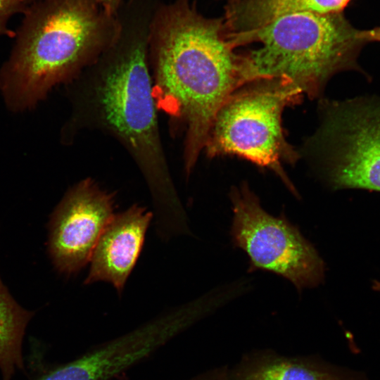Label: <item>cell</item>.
<instances>
[{"mask_svg": "<svg viewBox=\"0 0 380 380\" xmlns=\"http://www.w3.org/2000/svg\"><path fill=\"white\" fill-rule=\"evenodd\" d=\"M148 56L158 109L184 132L189 175L204 150L217 111L251 80L247 63L227 39L222 18L203 15L191 0H174L153 11Z\"/></svg>", "mask_w": 380, "mask_h": 380, "instance_id": "cell-1", "label": "cell"}, {"mask_svg": "<svg viewBox=\"0 0 380 380\" xmlns=\"http://www.w3.org/2000/svg\"><path fill=\"white\" fill-rule=\"evenodd\" d=\"M32 2L38 0H31ZM102 5L106 9L115 14H119L118 11L124 0H94Z\"/></svg>", "mask_w": 380, "mask_h": 380, "instance_id": "cell-17", "label": "cell"}, {"mask_svg": "<svg viewBox=\"0 0 380 380\" xmlns=\"http://www.w3.org/2000/svg\"><path fill=\"white\" fill-rule=\"evenodd\" d=\"M0 92L13 113L33 109L56 85L70 84L118 40L122 22L94 0H38L25 10Z\"/></svg>", "mask_w": 380, "mask_h": 380, "instance_id": "cell-3", "label": "cell"}, {"mask_svg": "<svg viewBox=\"0 0 380 380\" xmlns=\"http://www.w3.org/2000/svg\"><path fill=\"white\" fill-rule=\"evenodd\" d=\"M31 3V0H0V36L15 37V33L8 28V23L14 14L23 13Z\"/></svg>", "mask_w": 380, "mask_h": 380, "instance_id": "cell-14", "label": "cell"}, {"mask_svg": "<svg viewBox=\"0 0 380 380\" xmlns=\"http://www.w3.org/2000/svg\"><path fill=\"white\" fill-rule=\"evenodd\" d=\"M229 196L234 212L232 241L247 253L253 270L281 275L298 290L322 281L324 262L297 227L284 217L267 213L246 183L233 187Z\"/></svg>", "mask_w": 380, "mask_h": 380, "instance_id": "cell-7", "label": "cell"}, {"mask_svg": "<svg viewBox=\"0 0 380 380\" xmlns=\"http://www.w3.org/2000/svg\"><path fill=\"white\" fill-rule=\"evenodd\" d=\"M151 218V212L137 205L113 215L92 252L84 284L108 281L120 293L140 254Z\"/></svg>", "mask_w": 380, "mask_h": 380, "instance_id": "cell-10", "label": "cell"}, {"mask_svg": "<svg viewBox=\"0 0 380 380\" xmlns=\"http://www.w3.org/2000/svg\"><path fill=\"white\" fill-rule=\"evenodd\" d=\"M114 195L87 178L69 189L51 215L49 251L55 267L72 274L90 260L113 217Z\"/></svg>", "mask_w": 380, "mask_h": 380, "instance_id": "cell-8", "label": "cell"}, {"mask_svg": "<svg viewBox=\"0 0 380 380\" xmlns=\"http://www.w3.org/2000/svg\"><path fill=\"white\" fill-rule=\"evenodd\" d=\"M33 313L13 298L0 279V372L2 380H11L23 369V342Z\"/></svg>", "mask_w": 380, "mask_h": 380, "instance_id": "cell-13", "label": "cell"}, {"mask_svg": "<svg viewBox=\"0 0 380 380\" xmlns=\"http://www.w3.org/2000/svg\"><path fill=\"white\" fill-rule=\"evenodd\" d=\"M222 1H225V4H226V3L234 1H236V0H222Z\"/></svg>", "mask_w": 380, "mask_h": 380, "instance_id": "cell-18", "label": "cell"}, {"mask_svg": "<svg viewBox=\"0 0 380 380\" xmlns=\"http://www.w3.org/2000/svg\"><path fill=\"white\" fill-rule=\"evenodd\" d=\"M189 380H228L227 368L223 366L213 369Z\"/></svg>", "mask_w": 380, "mask_h": 380, "instance_id": "cell-15", "label": "cell"}, {"mask_svg": "<svg viewBox=\"0 0 380 380\" xmlns=\"http://www.w3.org/2000/svg\"><path fill=\"white\" fill-rule=\"evenodd\" d=\"M229 380H369L361 372L317 355L285 356L270 348L244 353L228 370Z\"/></svg>", "mask_w": 380, "mask_h": 380, "instance_id": "cell-11", "label": "cell"}, {"mask_svg": "<svg viewBox=\"0 0 380 380\" xmlns=\"http://www.w3.org/2000/svg\"><path fill=\"white\" fill-rule=\"evenodd\" d=\"M351 0H236L226 3L225 34L236 49L244 36L281 15L296 13H341Z\"/></svg>", "mask_w": 380, "mask_h": 380, "instance_id": "cell-12", "label": "cell"}, {"mask_svg": "<svg viewBox=\"0 0 380 380\" xmlns=\"http://www.w3.org/2000/svg\"><path fill=\"white\" fill-rule=\"evenodd\" d=\"M150 18L127 26L122 20L117 42L68 84L73 113L61 138L68 142L93 125L124 146L153 187L171 190L149 63Z\"/></svg>", "mask_w": 380, "mask_h": 380, "instance_id": "cell-2", "label": "cell"}, {"mask_svg": "<svg viewBox=\"0 0 380 380\" xmlns=\"http://www.w3.org/2000/svg\"><path fill=\"white\" fill-rule=\"evenodd\" d=\"M321 123L306 146L334 190L380 192V100L319 103Z\"/></svg>", "mask_w": 380, "mask_h": 380, "instance_id": "cell-6", "label": "cell"}, {"mask_svg": "<svg viewBox=\"0 0 380 380\" xmlns=\"http://www.w3.org/2000/svg\"><path fill=\"white\" fill-rule=\"evenodd\" d=\"M303 92L284 77H259L236 89L217 111L204 150L209 157L234 155L272 170L289 189L297 191L283 168L299 153L282 127L284 109L298 103Z\"/></svg>", "mask_w": 380, "mask_h": 380, "instance_id": "cell-5", "label": "cell"}, {"mask_svg": "<svg viewBox=\"0 0 380 380\" xmlns=\"http://www.w3.org/2000/svg\"><path fill=\"white\" fill-rule=\"evenodd\" d=\"M203 317L201 308L194 303L55 368L57 380H108L147 357Z\"/></svg>", "mask_w": 380, "mask_h": 380, "instance_id": "cell-9", "label": "cell"}, {"mask_svg": "<svg viewBox=\"0 0 380 380\" xmlns=\"http://www.w3.org/2000/svg\"><path fill=\"white\" fill-rule=\"evenodd\" d=\"M343 12L296 13L278 17L242 37L236 46L258 43L243 53L251 80L284 77L310 98L345 70H361L366 43Z\"/></svg>", "mask_w": 380, "mask_h": 380, "instance_id": "cell-4", "label": "cell"}, {"mask_svg": "<svg viewBox=\"0 0 380 380\" xmlns=\"http://www.w3.org/2000/svg\"><path fill=\"white\" fill-rule=\"evenodd\" d=\"M360 35L366 44L368 42H380V25L369 30H360Z\"/></svg>", "mask_w": 380, "mask_h": 380, "instance_id": "cell-16", "label": "cell"}]
</instances>
